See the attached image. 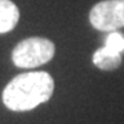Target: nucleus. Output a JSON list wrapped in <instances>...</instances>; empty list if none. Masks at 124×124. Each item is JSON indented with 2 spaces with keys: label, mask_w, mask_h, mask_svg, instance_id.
Returning a JSON list of instances; mask_svg holds the SVG:
<instances>
[{
  "label": "nucleus",
  "mask_w": 124,
  "mask_h": 124,
  "mask_svg": "<svg viewBox=\"0 0 124 124\" xmlns=\"http://www.w3.org/2000/svg\"><path fill=\"white\" fill-rule=\"evenodd\" d=\"M54 79L47 72H28L15 76L3 90V103L13 112H28L53 97Z\"/></svg>",
  "instance_id": "1"
},
{
  "label": "nucleus",
  "mask_w": 124,
  "mask_h": 124,
  "mask_svg": "<svg viewBox=\"0 0 124 124\" xmlns=\"http://www.w3.org/2000/svg\"><path fill=\"white\" fill-rule=\"evenodd\" d=\"M55 55V44L46 37H28L13 50L14 65L22 69H33L50 62Z\"/></svg>",
  "instance_id": "2"
},
{
  "label": "nucleus",
  "mask_w": 124,
  "mask_h": 124,
  "mask_svg": "<svg viewBox=\"0 0 124 124\" xmlns=\"http://www.w3.org/2000/svg\"><path fill=\"white\" fill-rule=\"evenodd\" d=\"M90 23L101 32L124 28V0H102L90 11Z\"/></svg>",
  "instance_id": "3"
},
{
  "label": "nucleus",
  "mask_w": 124,
  "mask_h": 124,
  "mask_svg": "<svg viewBox=\"0 0 124 124\" xmlns=\"http://www.w3.org/2000/svg\"><path fill=\"white\" fill-rule=\"evenodd\" d=\"M19 21V10L11 0H0V35L8 33Z\"/></svg>",
  "instance_id": "4"
},
{
  "label": "nucleus",
  "mask_w": 124,
  "mask_h": 124,
  "mask_svg": "<svg viewBox=\"0 0 124 124\" xmlns=\"http://www.w3.org/2000/svg\"><path fill=\"white\" fill-rule=\"evenodd\" d=\"M94 65L101 70H115L121 63V54H116L108 50L105 46L97 50L93 55Z\"/></svg>",
  "instance_id": "5"
},
{
  "label": "nucleus",
  "mask_w": 124,
  "mask_h": 124,
  "mask_svg": "<svg viewBox=\"0 0 124 124\" xmlns=\"http://www.w3.org/2000/svg\"><path fill=\"white\" fill-rule=\"evenodd\" d=\"M105 47L116 54H123L124 51V35L119 32H110L105 39Z\"/></svg>",
  "instance_id": "6"
}]
</instances>
